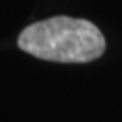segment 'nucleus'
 I'll return each mask as SVG.
<instances>
[{"mask_svg": "<svg viewBox=\"0 0 122 122\" xmlns=\"http://www.w3.org/2000/svg\"><path fill=\"white\" fill-rule=\"evenodd\" d=\"M17 44L39 59L56 63H88L105 51V37L93 22L66 15L27 25Z\"/></svg>", "mask_w": 122, "mask_h": 122, "instance_id": "nucleus-1", "label": "nucleus"}]
</instances>
